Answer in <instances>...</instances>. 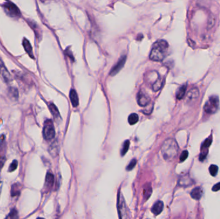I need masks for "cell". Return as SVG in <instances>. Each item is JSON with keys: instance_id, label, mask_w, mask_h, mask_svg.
Here are the masks:
<instances>
[{"instance_id": "cell-1", "label": "cell", "mask_w": 220, "mask_h": 219, "mask_svg": "<svg viewBox=\"0 0 220 219\" xmlns=\"http://www.w3.org/2000/svg\"><path fill=\"white\" fill-rule=\"evenodd\" d=\"M169 45L164 40H160L156 42L151 49L150 59L154 61H162L167 55Z\"/></svg>"}, {"instance_id": "cell-2", "label": "cell", "mask_w": 220, "mask_h": 219, "mask_svg": "<svg viewBox=\"0 0 220 219\" xmlns=\"http://www.w3.org/2000/svg\"><path fill=\"white\" fill-rule=\"evenodd\" d=\"M178 145L174 139H167L164 141L162 147V154L166 161L173 160L178 152Z\"/></svg>"}, {"instance_id": "cell-3", "label": "cell", "mask_w": 220, "mask_h": 219, "mask_svg": "<svg viewBox=\"0 0 220 219\" xmlns=\"http://www.w3.org/2000/svg\"><path fill=\"white\" fill-rule=\"evenodd\" d=\"M219 100L218 96L212 95L209 97L204 106V111L208 114H214L219 109Z\"/></svg>"}, {"instance_id": "cell-4", "label": "cell", "mask_w": 220, "mask_h": 219, "mask_svg": "<svg viewBox=\"0 0 220 219\" xmlns=\"http://www.w3.org/2000/svg\"><path fill=\"white\" fill-rule=\"evenodd\" d=\"M43 137L47 141H50L53 139L56 136V131L52 121L51 120H47L44 123Z\"/></svg>"}, {"instance_id": "cell-5", "label": "cell", "mask_w": 220, "mask_h": 219, "mask_svg": "<svg viewBox=\"0 0 220 219\" xmlns=\"http://www.w3.org/2000/svg\"><path fill=\"white\" fill-rule=\"evenodd\" d=\"M4 8V11L6 14L12 18H19L21 16V13L19 9L13 3L10 1H6L3 5Z\"/></svg>"}, {"instance_id": "cell-6", "label": "cell", "mask_w": 220, "mask_h": 219, "mask_svg": "<svg viewBox=\"0 0 220 219\" xmlns=\"http://www.w3.org/2000/svg\"><path fill=\"white\" fill-rule=\"evenodd\" d=\"M199 96V89L196 87H193L187 93V95L185 97V102L186 103L191 105L195 103L196 100H198Z\"/></svg>"}, {"instance_id": "cell-7", "label": "cell", "mask_w": 220, "mask_h": 219, "mask_svg": "<svg viewBox=\"0 0 220 219\" xmlns=\"http://www.w3.org/2000/svg\"><path fill=\"white\" fill-rule=\"evenodd\" d=\"M137 102L139 106L145 107L150 103L151 99L147 93L143 91H140L137 95Z\"/></svg>"}, {"instance_id": "cell-8", "label": "cell", "mask_w": 220, "mask_h": 219, "mask_svg": "<svg viewBox=\"0 0 220 219\" xmlns=\"http://www.w3.org/2000/svg\"><path fill=\"white\" fill-rule=\"evenodd\" d=\"M126 56L124 55L122 57L119 59V60L118 61V62L116 64V65L114 66L113 68L110 71V75L111 76H114L119 72L120 69L124 67L125 62H126Z\"/></svg>"}, {"instance_id": "cell-9", "label": "cell", "mask_w": 220, "mask_h": 219, "mask_svg": "<svg viewBox=\"0 0 220 219\" xmlns=\"http://www.w3.org/2000/svg\"><path fill=\"white\" fill-rule=\"evenodd\" d=\"M164 203L162 201H158L154 204L153 207L151 208V211L154 215H158L161 213V212L164 210Z\"/></svg>"}, {"instance_id": "cell-10", "label": "cell", "mask_w": 220, "mask_h": 219, "mask_svg": "<svg viewBox=\"0 0 220 219\" xmlns=\"http://www.w3.org/2000/svg\"><path fill=\"white\" fill-rule=\"evenodd\" d=\"M70 98L73 107H76L79 106V98H78L77 93L75 89H72L70 91Z\"/></svg>"}, {"instance_id": "cell-11", "label": "cell", "mask_w": 220, "mask_h": 219, "mask_svg": "<svg viewBox=\"0 0 220 219\" xmlns=\"http://www.w3.org/2000/svg\"><path fill=\"white\" fill-rule=\"evenodd\" d=\"M178 184L181 186L187 187L189 186H191L192 184V181L190 177L188 176H184L180 177L178 181Z\"/></svg>"}, {"instance_id": "cell-12", "label": "cell", "mask_w": 220, "mask_h": 219, "mask_svg": "<svg viewBox=\"0 0 220 219\" xmlns=\"http://www.w3.org/2000/svg\"><path fill=\"white\" fill-rule=\"evenodd\" d=\"M54 183V176L51 172H48L45 179V188L46 189H50L53 186Z\"/></svg>"}, {"instance_id": "cell-13", "label": "cell", "mask_w": 220, "mask_h": 219, "mask_svg": "<svg viewBox=\"0 0 220 219\" xmlns=\"http://www.w3.org/2000/svg\"><path fill=\"white\" fill-rule=\"evenodd\" d=\"M203 195V191L200 187H196L194 188L191 192V196L195 200L200 199Z\"/></svg>"}, {"instance_id": "cell-14", "label": "cell", "mask_w": 220, "mask_h": 219, "mask_svg": "<svg viewBox=\"0 0 220 219\" xmlns=\"http://www.w3.org/2000/svg\"><path fill=\"white\" fill-rule=\"evenodd\" d=\"M23 47H24L25 51L29 55V56L31 57V58H33L32 48L31 45H30V42L28 41V40L25 39V38L23 39Z\"/></svg>"}, {"instance_id": "cell-15", "label": "cell", "mask_w": 220, "mask_h": 219, "mask_svg": "<svg viewBox=\"0 0 220 219\" xmlns=\"http://www.w3.org/2000/svg\"><path fill=\"white\" fill-rule=\"evenodd\" d=\"M152 193V186L150 183L145 184L143 188V195L145 200H147Z\"/></svg>"}, {"instance_id": "cell-16", "label": "cell", "mask_w": 220, "mask_h": 219, "mask_svg": "<svg viewBox=\"0 0 220 219\" xmlns=\"http://www.w3.org/2000/svg\"><path fill=\"white\" fill-rule=\"evenodd\" d=\"M8 95L11 99L13 100H18L19 97L18 90L16 87H11L8 90Z\"/></svg>"}, {"instance_id": "cell-17", "label": "cell", "mask_w": 220, "mask_h": 219, "mask_svg": "<svg viewBox=\"0 0 220 219\" xmlns=\"http://www.w3.org/2000/svg\"><path fill=\"white\" fill-rule=\"evenodd\" d=\"M186 89H187V86L186 85H183L179 87L177 91V98L178 100H181L184 97L186 93Z\"/></svg>"}, {"instance_id": "cell-18", "label": "cell", "mask_w": 220, "mask_h": 219, "mask_svg": "<svg viewBox=\"0 0 220 219\" xmlns=\"http://www.w3.org/2000/svg\"><path fill=\"white\" fill-rule=\"evenodd\" d=\"M21 192V189H20V184L18 183H16L12 185V189H11V195L12 197L14 196H18L20 194Z\"/></svg>"}, {"instance_id": "cell-19", "label": "cell", "mask_w": 220, "mask_h": 219, "mask_svg": "<svg viewBox=\"0 0 220 219\" xmlns=\"http://www.w3.org/2000/svg\"><path fill=\"white\" fill-rule=\"evenodd\" d=\"M138 120H139V117L136 113H132L128 117V122L131 125L137 123L138 122Z\"/></svg>"}, {"instance_id": "cell-20", "label": "cell", "mask_w": 220, "mask_h": 219, "mask_svg": "<svg viewBox=\"0 0 220 219\" xmlns=\"http://www.w3.org/2000/svg\"><path fill=\"white\" fill-rule=\"evenodd\" d=\"M163 82L164 80L160 78H158L156 80L155 82L153 84V86H152V88H153V90L154 91H157L161 89L162 84H163Z\"/></svg>"}, {"instance_id": "cell-21", "label": "cell", "mask_w": 220, "mask_h": 219, "mask_svg": "<svg viewBox=\"0 0 220 219\" xmlns=\"http://www.w3.org/2000/svg\"><path fill=\"white\" fill-rule=\"evenodd\" d=\"M49 109H50V111H51L52 115H53V116L54 118H58L60 116L59 110L57 109V107L55 105H54L53 103H50Z\"/></svg>"}, {"instance_id": "cell-22", "label": "cell", "mask_w": 220, "mask_h": 219, "mask_svg": "<svg viewBox=\"0 0 220 219\" xmlns=\"http://www.w3.org/2000/svg\"><path fill=\"white\" fill-rule=\"evenodd\" d=\"M50 153L53 156H56L58 153V145L56 143H53L50 147Z\"/></svg>"}, {"instance_id": "cell-23", "label": "cell", "mask_w": 220, "mask_h": 219, "mask_svg": "<svg viewBox=\"0 0 220 219\" xmlns=\"http://www.w3.org/2000/svg\"><path fill=\"white\" fill-rule=\"evenodd\" d=\"M218 172V167L215 164H212L209 167V172L212 176H215L217 175Z\"/></svg>"}, {"instance_id": "cell-24", "label": "cell", "mask_w": 220, "mask_h": 219, "mask_svg": "<svg viewBox=\"0 0 220 219\" xmlns=\"http://www.w3.org/2000/svg\"><path fill=\"white\" fill-rule=\"evenodd\" d=\"M129 147H130V141L129 140L125 141V142L123 145L122 149V150H121L122 156H123L127 153L128 149H129Z\"/></svg>"}, {"instance_id": "cell-25", "label": "cell", "mask_w": 220, "mask_h": 219, "mask_svg": "<svg viewBox=\"0 0 220 219\" xmlns=\"http://www.w3.org/2000/svg\"><path fill=\"white\" fill-rule=\"evenodd\" d=\"M211 143H212V137H209V138H207V139L204 141V144H203L202 147H201V150H205V149L207 150L208 148L211 145Z\"/></svg>"}, {"instance_id": "cell-26", "label": "cell", "mask_w": 220, "mask_h": 219, "mask_svg": "<svg viewBox=\"0 0 220 219\" xmlns=\"http://www.w3.org/2000/svg\"><path fill=\"white\" fill-rule=\"evenodd\" d=\"M18 211H17L16 209H13V210H12L10 212L9 217L6 219H18Z\"/></svg>"}, {"instance_id": "cell-27", "label": "cell", "mask_w": 220, "mask_h": 219, "mask_svg": "<svg viewBox=\"0 0 220 219\" xmlns=\"http://www.w3.org/2000/svg\"><path fill=\"white\" fill-rule=\"evenodd\" d=\"M216 23V19L214 18V16L213 15H211L210 16V18L209 19L208 21V28H212L213 26H214Z\"/></svg>"}, {"instance_id": "cell-28", "label": "cell", "mask_w": 220, "mask_h": 219, "mask_svg": "<svg viewBox=\"0 0 220 219\" xmlns=\"http://www.w3.org/2000/svg\"><path fill=\"white\" fill-rule=\"evenodd\" d=\"M18 161H17L16 160H14L12 161V163L9 166V171L10 172H14L15 170H16L17 167H18Z\"/></svg>"}, {"instance_id": "cell-29", "label": "cell", "mask_w": 220, "mask_h": 219, "mask_svg": "<svg viewBox=\"0 0 220 219\" xmlns=\"http://www.w3.org/2000/svg\"><path fill=\"white\" fill-rule=\"evenodd\" d=\"M136 164H137V159H132L130 161V164H128V166L127 167V168H126L127 170V171H130V170H133V168H134V167H135V165H136Z\"/></svg>"}, {"instance_id": "cell-30", "label": "cell", "mask_w": 220, "mask_h": 219, "mask_svg": "<svg viewBox=\"0 0 220 219\" xmlns=\"http://www.w3.org/2000/svg\"><path fill=\"white\" fill-rule=\"evenodd\" d=\"M188 156H189V152H188L187 150L183 151L182 153L180 155V161H181V162H183V161H184L186 159H187Z\"/></svg>"}, {"instance_id": "cell-31", "label": "cell", "mask_w": 220, "mask_h": 219, "mask_svg": "<svg viewBox=\"0 0 220 219\" xmlns=\"http://www.w3.org/2000/svg\"><path fill=\"white\" fill-rule=\"evenodd\" d=\"M3 77H4V79H5V80H9L10 79V78H11V75H9V73H8V72L6 70H5V69H4V68H3Z\"/></svg>"}, {"instance_id": "cell-32", "label": "cell", "mask_w": 220, "mask_h": 219, "mask_svg": "<svg viewBox=\"0 0 220 219\" xmlns=\"http://www.w3.org/2000/svg\"><path fill=\"white\" fill-rule=\"evenodd\" d=\"M6 161V157L4 156H0V170L2 169Z\"/></svg>"}, {"instance_id": "cell-33", "label": "cell", "mask_w": 220, "mask_h": 219, "mask_svg": "<svg viewBox=\"0 0 220 219\" xmlns=\"http://www.w3.org/2000/svg\"><path fill=\"white\" fill-rule=\"evenodd\" d=\"M5 136L4 135H1L0 136V151L1 150L2 148L3 147V145H4L5 142Z\"/></svg>"}, {"instance_id": "cell-34", "label": "cell", "mask_w": 220, "mask_h": 219, "mask_svg": "<svg viewBox=\"0 0 220 219\" xmlns=\"http://www.w3.org/2000/svg\"><path fill=\"white\" fill-rule=\"evenodd\" d=\"M220 190V182L217 184H216L214 186L212 187V191H217Z\"/></svg>"}, {"instance_id": "cell-35", "label": "cell", "mask_w": 220, "mask_h": 219, "mask_svg": "<svg viewBox=\"0 0 220 219\" xmlns=\"http://www.w3.org/2000/svg\"><path fill=\"white\" fill-rule=\"evenodd\" d=\"M2 186H3V183L2 182H0V193H1V189H2Z\"/></svg>"}, {"instance_id": "cell-36", "label": "cell", "mask_w": 220, "mask_h": 219, "mask_svg": "<svg viewBox=\"0 0 220 219\" xmlns=\"http://www.w3.org/2000/svg\"><path fill=\"white\" fill-rule=\"evenodd\" d=\"M37 219H45V218H40V217H39V218H37Z\"/></svg>"}]
</instances>
